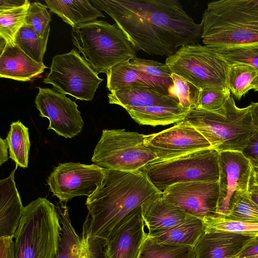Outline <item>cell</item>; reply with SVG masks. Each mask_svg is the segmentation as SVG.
I'll return each instance as SVG.
<instances>
[{
	"instance_id": "obj_1",
	"label": "cell",
	"mask_w": 258,
	"mask_h": 258,
	"mask_svg": "<svg viewBox=\"0 0 258 258\" xmlns=\"http://www.w3.org/2000/svg\"><path fill=\"white\" fill-rule=\"evenodd\" d=\"M115 21L138 50L167 56L183 45L198 44L202 26L177 0H91Z\"/></svg>"
},
{
	"instance_id": "obj_2",
	"label": "cell",
	"mask_w": 258,
	"mask_h": 258,
	"mask_svg": "<svg viewBox=\"0 0 258 258\" xmlns=\"http://www.w3.org/2000/svg\"><path fill=\"white\" fill-rule=\"evenodd\" d=\"M143 171L106 170L101 185L88 197L82 235L107 240L147 204L161 197Z\"/></svg>"
},
{
	"instance_id": "obj_3",
	"label": "cell",
	"mask_w": 258,
	"mask_h": 258,
	"mask_svg": "<svg viewBox=\"0 0 258 258\" xmlns=\"http://www.w3.org/2000/svg\"><path fill=\"white\" fill-rule=\"evenodd\" d=\"M201 23V40L212 49L239 45L258 46V5L254 0L210 2Z\"/></svg>"
},
{
	"instance_id": "obj_4",
	"label": "cell",
	"mask_w": 258,
	"mask_h": 258,
	"mask_svg": "<svg viewBox=\"0 0 258 258\" xmlns=\"http://www.w3.org/2000/svg\"><path fill=\"white\" fill-rule=\"evenodd\" d=\"M193 126L218 152H242L248 139L258 130L251 105L238 107L231 94L225 104L215 111L199 107L191 110L183 119Z\"/></svg>"
},
{
	"instance_id": "obj_5",
	"label": "cell",
	"mask_w": 258,
	"mask_h": 258,
	"mask_svg": "<svg viewBox=\"0 0 258 258\" xmlns=\"http://www.w3.org/2000/svg\"><path fill=\"white\" fill-rule=\"evenodd\" d=\"M61 228L56 206L44 198L33 201L14 235V258H55Z\"/></svg>"
},
{
	"instance_id": "obj_6",
	"label": "cell",
	"mask_w": 258,
	"mask_h": 258,
	"mask_svg": "<svg viewBox=\"0 0 258 258\" xmlns=\"http://www.w3.org/2000/svg\"><path fill=\"white\" fill-rule=\"evenodd\" d=\"M73 44L97 74L137 57L138 51L116 24L95 20L73 28Z\"/></svg>"
},
{
	"instance_id": "obj_7",
	"label": "cell",
	"mask_w": 258,
	"mask_h": 258,
	"mask_svg": "<svg viewBox=\"0 0 258 258\" xmlns=\"http://www.w3.org/2000/svg\"><path fill=\"white\" fill-rule=\"evenodd\" d=\"M219 154L213 148L202 149L155 161L143 171L162 193L177 183L216 182L219 179Z\"/></svg>"
},
{
	"instance_id": "obj_8",
	"label": "cell",
	"mask_w": 258,
	"mask_h": 258,
	"mask_svg": "<svg viewBox=\"0 0 258 258\" xmlns=\"http://www.w3.org/2000/svg\"><path fill=\"white\" fill-rule=\"evenodd\" d=\"M146 141V135L124 129L104 130L91 160L106 170L143 171L157 159Z\"/></svg>"
},
{
	"instance_id": "obj_9",
	"label": "cell",
	"mask_w": 258,
	"mask_h": 258,
	"mask_svg": "<svg viewBox=\"0 0 258 258\" xmlns=\"http://www.w3.org/2000/svg\"><path fill=\"white\" fill-rule=\"evenodd\" d=\"M172 73L202 89L207 87L228 88V63L213 49L200 44L180 47L165 60Z\"/></svg>"
},
{
	"instance_id": "obj_10",
	"label": "cell",
	"mask_w": 258,
	"mask_h": 258,
	"mask_svg": "<svg viewBox=\"0 0 258 258\" xmlns=\"http://www.w3.org/2000/svg\"><path fill=\"white\" fill-rule=\"evenodd\" d=\"M50 70L43 82L52 85L56 92L81 100L91 101L103 80L75 49L55 55Z\"/></svg>"
},
{
	"instance_id": "obj_11",
	"label": "cell",
	"mask_w": 258,
	"mask_h": 258,
	"mask_svg": "<svg viewBox=\"0 0 258 258\" xmlns=\"http://www.w3.org/2000/svg\"><path fill=\"white\" fill-rule=\"evenodd\" d=\"M106 169L95 164L60 163L47 179L50 190L60 202L75 197L92 195L102 184Z\"/></svg>"
},
{
	"instance_id": "obj_12",
	"label": "cell",
	"mask_w": 258,
	"mask_h": 258,
	"mask_svg": "<svg viewBox=\"0 0 258 258\" xmlns=\"http://www.w3.org/2000/svg\"><path fill=\"white\" fill-rule=\"evenodd\" d=\"M219 181L177 183L164 191L161 198L183 210L187 215L204 221L219 217Z\"/></svg>"
},
{
	"instance_id": "obj_13",
	"label": "cell",
	"mask_w": 258,
	"mask_h": 258,
	"mask_svg": "<svg viewBox=\"0 0 258 258\" xmlns=\"http://www.w3.org/2000/svg\"><path fill=\"white\" fill-rule=\"evenodd\" d=\"M40 116L49 120L47 130L71 139L80 133L84 126L78 105L65 95L47 88L39 87L35 100Z\"/></svg>"
},
{
	"instance_id": "obj_14",
	"label": "cell",
	"mask_w": 258,
	"mask_h": 258,
	"mask_svg": "<svg viewBox=\"0 0 258 258\" xmlns=\"http://www.w3.org/2000/svg\"><path fill=\"white\" fill-rule=\"evenodd\" d=\"M219 197L217 213L219 217L228 215L229 203L234 195L248 192L252 167L241 152H219Z\"/></svg>"
},
{
	"instance_id": "obj_15",
	"label": "cell",
	"mask_w": 258,
	"mask_h": 258,
	"mask_svg": "<svg viewBox=\"0 0 258 258\" xmlns=\"http://www.w3.org/2000/svg\"><path fill=\"white\" fill-rule=\"evenodd\" d=\"M146 141L157 156L155 161L212 148L207 139L184 120L159 133L146 135Z\"/></svg>"
},
{
	"instance_id": "obj_16",
	"label": "cell",
	"mask_w": 258,
	"mask_h": 258,
	"mask_svg": "<svg viewBox=\"0 0 258 258\" xmlns=\"http://www.w3.org/2000/svg\"><path fill=\"white\" fill-rule=\"evenodd\" d=\"M142 211L127 220L107 239L105 258H138L147 233Z\"/></svg>"
},
{
	"instance_id": "obj_17",
	"label": "cell",
	"mask_w": 258,
	"mask_h": 258,
	"mask_svg": "<svg viewBox=\"0 0 258 258\" xmlns=\"http://www.w3.org/2000/svg\"><path fill=\"white\" fill-rule=\"evenodd\" d=\"M106 75V87L110 92L123 88H146L169 94H172L171 89H174L171 78H162L147 75L132 68L130 61L114 66Z\"/></svg>"
},
{
	"instance_id": "obj_18",
	"label": "cell",
	"mask_w": 258,
	"mask_h": 258,
	"mask_svg": "<svg viewBox=\"0 0 258 258\" xmlns=\"http://www.w3.org/2000/svg\"><path fill=\"white\" fill-rule=\"evenodd\" d=\"M252 237L205 230L194 247L195 258H232Z\"/></svg>"
},
{
	"instance_id": "obj_19",
	"label": "cell",
	"mask_w": 258,
	"mask_h": 258,
	"mask_svg": "<svg viewBox=\"0 0 258 258\" xmlns=\"http://www.w3.org/2000/svg\"><path fill=\"white\" fill-rule=\"evenodd\" d=\"M17 167L0 180V237H14L24 208L14 179Z\"/></svg>"
},
{
	"instance_id": "obj_20",
	"label": "cell",
	"mask_w": 258,
	"mask_h": 258,
	"mask_svg": "<svg viewBox=\"0 0 258 258\" xmlns=\"http://www.w3.org/2000/svg\"><path fill=\"white\" fill-rule=\"evenodd\" d=\"M47 67L31 58L17 45L7 44L0 55V77L27 82L44 72Z\"/></svg>"
},
{
	"instance_id": "obj_21",
	"label": "cell",
	"mask_w": 258,
	"mask_h": 258,
	"mask_svg": "<svg viewBox=\"0 0 258 258\" xmlns=\"http://www.w3.org/2000/svg\"><path fill=\"white\" fill-rule=\"evenodd\" d=\"M108 97L110 104L119 105L124 109L135 107L181 106L175 95L163 94L151 88H120L111 92Z\"/></svg>"
},
{
	"instance_id": "obj_22",
	"label": "cell",
	"mask_w": 258,
	"mask_h": 258,
	"mask_svg": "<svg viewBox=\"0 0 258 258\" xmlns=\"http://www.w3.org/2000/svg\"><path fill=\"white\" fill-rule=\"evenodd\" d=\"M142 216L150 233L169 229L183 221L188 215L161 197L143 207Z\"/></svg>"
},
{
	"instance_id": "obj_23",
	"label": "cell",
	"mask_w": 258,
	"mask_h": 258,
	"mask_svg": "<svg viewBox=\"0 0 258 258\" xmlns=\"http://www.w3.org/2000/svg\"><path fill=\"white\" fill-rule=\"evenodd\" d=\"M50 11L56 14L73 28L104 18L101 11L89 1H45Z\"/></svg>"
},
{
	"instance_id": "obj_24",
	"label": "cell",
	"mask_w": 258,
	"mask_h": 258,
	"mask_svg": "<svg viewBox=\"0 0 258 258\" xmlns=\"http://www.w3.org/2000/svg\"><path fill=\"white\" fill-rule=\"evenodd\" d=\"M205 229L202 219L188 215L183 221L169 229L147 234L159 243L194 247Z\"/></svg>"
},
{
	"instance_id": "obj_25",
	"label": "cell",
	"mask_w": 258,
	"mask_h": 258,
	"mask_svg": "<svg viewBox=\"0 0 258 258\" xmlns=\"http://www.w3.org/2000/svg\"><path fill=\"white\" fill-rule=\"evenodd\" d=\"M130 116L140 125L153 126L166 125L183 120L190 111L182 108L150 106L125 109Z\"/></svg>"
},
{
	"instance_id": "obj_26",
	"label": "cell",
	"mask_w": 258,
	"mask_h": 258,
	"mask_svg": "<svg viewBox=\"0 0 258 258\" xmlns=\"http://www.w3.org/2000/svg\"><path fill=\"white\" fill-rule=\"evenodd\" d=\"M61 225L59 248L55 258H79L81 237L76 233L68 208L62 203L56 206Z\"/></svg>"
},
{
	"instance_id": "obj_27",
	"label": "cell",
	"mask_w": 258,
	"mask_h": 258,
	"mask_svg": "<svg viewBox=\"0 0 258 258\" xmlns=\"http://www.w3.org/2000/svg\"><path fill=\"white\" fill-rule=\"evenodd\" d=\"M28 128L20 120L12 122L6 137L9 146L10 158L16 166L27 168L30 142Z\"/></svg>"
},
{
	"instance_id": "obj_28",
	"label": "cell",
	"mask_w": 258,
	"mask_h": 258,
	"mask_svg": "<svg viewBox=\"0 0 258 258\" xmlns=\"http://www.w3.org/2000/svg\"><path fill=\"white\" fill-rule=\"evenodd\" d=\"M138 258H195L194 247L159 243L146 235Z\"/></svg>"
},
{
	"instance_id": "obj_29",
	"label": "cell",
	"mask_w": 258,
	"mask_h": 258,
	"mask_svg": "<svg viewBox=\"0 0 258 258\" xmlns=\"http://www.w3.org/2000/svg\"><path fill=\"white\" fill-rule=\"evenodd\" d=\"M258 75V71L252 67L243 63L229 66L227 86L231 93L238 99L252 89V83Z\"/></svg>"
},
{
	"instance_id": "obj_30",
	"label": "cell",
	"mask_w": 258,
	"mask_h": 258,
	"mask_svg": "<svg viewBox=\"0 0 258 258\" xmlns=\"http://www.w3.org/2000/svg\"><path fill=\"white\" fill-rule=\"evenodd\" d=\"M48 36L39 37L31 27L24 24L16 36L15 44L31 58L43 64Z\"/></svg>"
},
{
	"instance_id": "obj_31",
	"label": "cell",
	"mask_w": 258,
	"mask_h": 258,
	"mask_svg": "<svg viewBox=\"0 0 258 258\" xmlns=\"http://www.w3.org/2000/svg\"><path fill=\"white\" fill-rule=\"evenodd\" d=\"M30 3L17 8L0 11V37L7 44L16 45V36L25 23Z\"/></svg>"
},
{
	"instance_id": "obj_32",
	"label": "cell",
	"mask_w": 258,
	"mask_h": 258,
	"mask_svg": "<svg viewBox=\"0 0 258 258\" xmlns=\"http://www.w3.org/2000/svg\"><path fill=\"white\" fill-rule=\"evenodd\" d=\"M224 217L232 220L258 223V205L252 200L249 191L237 192L230 202L228 215Z\"/></svg>"
},
{
	"instance_id": "obj_33",
	"label": "cell",
	"mask_w": 258,
	"mask_h": 258,
	"mask_svg": "<svg viewBox=\"0 0 258 258\" xmlns=\"http://www.w3.org/2000/svg\"><path fill=\"white\" fill-rule=\"evenodd\" d=\"M229 65L243 63L250 66L258 71V46L239 45L213 49Z\"/></svg>"
},
{
	"instance_id": "obj_34",
	"label": "cell",
	"mask_w": 258,
	"mask_h": 258,
	"mask_svg": "<svg viewBox=\"0 0 258 258\" xmlns=\"http://www.w3.org/2000/svg\"><path fill=\"white\" fill-rule=\"evenodd\" d=\"M203 221L206 230L232 232L250 237L258 235V223L232 220L221 216Z\"/></svg>"
},
{
	"instance_id": "obj_35",
	"label": "cell",
	"mask_w": 258,
	"mask_h": 258,
	"mask_svg": "<svg viewBox=\"0 0 258 258\" xmlns=\"http://www.w3.org/2000/svg\"><path fill=\"white\" fill-rule=\"evenodd\" d=\"M171 78L180 105L190 110L198 107L201 89L176 74L172 73Z\"/></svg>"
},
{
	"instance_id": "obj_36",
	"label": "cell",
	"mask_w": 258,
	"mask_h": 258,
	"mask_svg": "<svg viewBox=\"0 0 258 258\" xmlns=\"http://www.w3.org/2000/svg\"><path fill=\"white\" fill-rule=\"evenodd\" d=\"M46 5L36 2L30 3L26 14L25 23L31 27L41 37L49 35L51 15Z\"/></svg>"
},
{
	"instance_id": "obj_37",
	"label": "cell",
	"mask_w": 258,
	"mask_h": 258,
	"mask_svg": "<svg viewBox=\"0 0 258 258\" xmlns=\"http://www.w3.org/2000/svg\"><path fill=\"white\" fill-rule=\"evenodd\" d=\"M228 88L207 87L201 89L199 108L215 111L225 104L231 95Z\"/></svg>"
},
{
	"instance_id": "obj_38",
	"label": "cell",
	"mask_w": 258,
	"mask_h": 258,
	"mask_svg": "<svg viewBox=\"0 0 258 258\" xmlns=\"http://www.w3.org/2000/svg\"><path fill=\"white\" fill-rule=\"evenodd\" d=\"M133 69L147 75L162 78H171L172 73L165 63L136 57L130 61Z\"/></svg>"
},
{
	"instance_id": "obj_39",
	"label": "cell",
	"mask_w": 258,
	"mask_h": 258,
	"mask_svg": "<svg viewBox=\"0 0 258 258\" xmlns=\"http://www.w3.org/2000/svg\"><path fill=\"white\" fill-rule=\"evenodd\" d=\"M252 167H258V130L248 139L241 152Z\"/></svg>"
},
{
	"instance_id": "obj_40",
	"label": "cell",
	"mask_w": 258,
	"mask_h": 258,
	"mask_svg": "<svg viewBox=\"0 0 258 258\" xmlns=\"http://www.w3.org/2000/svg\"><path fill=\"white\" fill-rule=\"evenodd\" d=\"M258 254V235L252 237L234 256L236 258L247 257Z\"/></svg>"
},
{
	"instance_id": "obj_41",
	"label": "cell",
	"mask_w": 258,
	"mask_h": 258,
	"mask_svg": "<svg viewBox=\"0 0 258 258\" xmlns=\"http://www.w3.org/2000/svg\"><path fill=\"white\" fill-rule=\"evenodd\" d=\"M12 237H0V258H14Z\"/></svg>"
},
{
	"instance_id": "obj_42",
	"label": "cell",
	"mask_w": 258,
	"mask_h": 258,
	"mask_svg": "<svg viewBox=\"0 0 258 258\" xmlns=\"http://www.w3.org/2000/svg\"><path fill=\"white\" fill-rule=\"evenodd\" d=\"M28 3L27 0H0V11L21 7Z\"/></svg>"
},
{
	"instance_id": "obj_43",
	"label": "cell",
	"mask_w": 258,
	"mask_h": 258,
	"mask_svg": "<svg viewBox=\"0 0 258 258\" xmlns=\"http://www.w3.org/2000/svg\"><path fill=\"white\" fill-rule=\"evenodd\" d=\"M9 146L6 139H0V165L8 160Z\"/></svg>"
},
{
	"instance_id": "obj_44",
	"label": "cell",
	"mask_w": 258,
	"mask_h": 258,
	"mask_svg": "<svg viewBox=\"0 0 258 258\" xmlns=\"http://www.w3.org/2000/svg\"><path fill=\"white\" fill-rule=\"evenodd\" d=\"M249 192L252 200L258 205V186L254 184L251 180H250Z\"/></svg>"
},
{
	"instance_id": "obj_45",
	"label": "cell",
	"mask_w": 258,
	"mask_h": 258,
	"mask_svg": "<svg viewBox=\"0 0 258 258\" xmlns=\"http://www.w3.org/2000/svg\"><path fill=\"white\" fill-rule=\"evenodd\" d=\"M251 180L254 184L258 186V167H252Z\"/></svg>"
},
{
	"instance_id": "obj_46",
	"label": "cell",
	"mask_w": 258,
	"mask_h": 258,
	"mask_svg": "<svg viewBox=\"0 0 258 258\" xmlns=\"http://www.w3.org/2000/svg\"><path fill=\"white\" fill-rule=\"evenodd\" d=\"M251 85L253 90L255 91H258V75L253 80Z\"/></svg>"
},
{
	"instance_id": "obj_47",
	"label": "cell",
	"mask_w": 258,
	"mask_h": 258,
	"mask_svg": "<svg viewBox=\"0 0 258 258\" xmlns=\"http://www.w3.org/2000/svg\"><path fill=\"white\" fill-rule=\"evenodd\" d=\"M232 258H236V257H233ZM243 258H258V254H256V255H252V256H249V257H243Z\"/></svg>"
},
{
	"instance_id": "obj_48",
	"label": "cell",
	"mask_w": 258,
	"mask_h": 258,
	"mask_svg": "<svg viewBox=\"0 0 258 258\" xmlns=\"http://www.w3.org/2000/svg\"><path fill=\"white\" fill-rule=\"evenodd\" d=\"M254 2L258 5V0H254Z\"/></svg>"
}]
</instances>
